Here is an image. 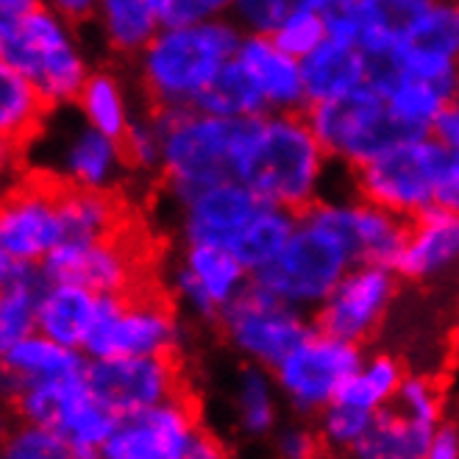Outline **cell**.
I'll list each match as a JSON object with an SVG mask.
<instances>
[{
    "mask_svg": "<svg viewBox=\"0 0 459 459\" xmlns=\"http://www.w3.org/2000/svg\"><path fill=\"white\" fill-rule=\"evenodd\" d=\"M435 206L459 214V151H446L435 186Z\"/></svg>",
    "mask_w": 459,
    "mask_h": 459,
    "instance_id": "obj_44",
    "label": "cell"
},
{
    "mask_svg": "<svg viewBox=\"0 0 459 459\" xmlns=\"http://www.w3.org/2000/svg\"><path fill=\"white\" fill-rule=\"evenodd\" d=\"M351 267L354 262L332 234L299 218V229L284 251L256 270L254 279L284 304L312 315Z\"/></svg>",
    "mask_w": 459,
    "mask_h": 459,
    "instance_id": "obj_9",
    "label": "cell"
},
{
    "mask_svg": "<svg viewBox=\"0 0 459 459\" xmlns=\"http://www.w3.org/2000/svg\"><path fill=\"white\" fill-rule=\"evenodd\" d=\"M401 281L420 287L459 279V214L429 206L410 218L407 239L395 259Z\"/></svg>",
    "mask_w": 459,
    "mask_h": 459,
    "instance_id": "obj_17",
    "label": "cell"
},
{
    "mask_svg": "<svg viewBox=\"0 0 459 459\" xmlns=\"http://www.w3.org/2000/svg\"><path fill=\"white\" fill-rule=\"evenodd\" d=\"M276 448L287 459H309L323 446H320V437H317V429L315 426H301L299 423V426L276 429Z\"/></svg>",
    "mask_w": 459,
    "mask_h": 459,
    "instance_id": "obj_43",
    "label": "cell"
},
{
    "mask_svg": "<svg viewBox=\"0 0 459 459\" xmlns=\"http://www.w3.org/2000/svg\"><path fill=\"white\" fill-rule=\"evenodd\" d=\"M195 109L221 115V117H262L270 115L267 103L254 84L248 70L237 62V56L209 81V87L198 95Z\"/></svg>",
    "mask_w": 459,
    "mask_h": 459,
    "instance_id": "obj_27",
    "label": "cell"
},
{
    "mask_svg": "<svg viewBox=\"0 0 459 459\" xmlns=\"http://www.w3.org/2000/svg\"><path fill=\"white\" fill-rule=\"evenodd\" d=\"M385 98L398 123H403L412 134H431V126H435L440 112L451 103L454 90L435 84V81L398 75V81L385 92Z\"/></svg>",
    "mask_w": 459,
    "mask_h": 459,
    "instance_id": "obj_29",
    "label": "cell"
},
{
    "mask_svg": "<svg viewBox=\"0 0 459 459\" xmlns=\"http://www.w3.org/2000/svg\"><path fill=\"white\" fill-rule=\"evenodd\" d=\"M437 0H359V50H395L412 42Z\"/></svg>",
    "mask_w": 459,
    "mask_h": 459,
    "instance_id": "obj_23",
    "label": "cell"
},
{
    "mask_svg": "<svg viewBox=\"0 0 459 459\" xmlns=\"http://www.w3.org/2000/svg\"><path fill=\"white\" fill-rule=\"evenodd\" d=\"M100 312V292L81 284H50L37 307V329L67 348L84 345Z\"/></svg>",
    "mask_w": 459,
    "mask_h": 459,
    "instance_id": "obj_21",
    "label": "cell"
},
{
    "mask_svg": "<svg viewBox=\"0 0 459 459\" xmlns=\"http://www.w3.org/2000/svg\"><path fill=\"white\" fill-rule=\"evenodd\" d=\"M407 45H418L459 62V14L454 9V0H437V6L429 12L418 34Z\"/></svg>",
    "mask_w": 459,
    "mask_h": 459,
    "instance_id": "obj_38",
    "label": "cell"
},
{
    "mask_svg": "<svg viewBox=\"0 0 459 459\" xmlns=\"http://www.w3.org/2000/svg\"><path fill=\"white\" fill-rule=\"evenodd\" d=\"M100 454L112 459H218L226 451L201 423L193 395L123 415Z\"/></svg>",
    "mask_w": 459,
    "mask_h": 459,
    "instance_id": "obj_6",
    "label": "cell"
},
{
    "mask_svg": "<svg viewBox=\"0 0 459 459\" xmlns=\"http://www.w3.org/2000/svg\"><path fill=\"white\" fill-rule=\"evenodd\" d=\"M326 22L329 39L359 42V0H307Z\"/></svg>",
    "mask_w": 459,
    "mask_h": 459,
    "instance_id": "obj_42",
    "label": "cell"
},
{
    "mask_svg": "<svg viewBox=\"0 0 459 459\" xmlns=\"http://www.w3.org/2000/svg\"><path fill=\"white\" fill-rule=\"evenodd\" d=\"M431 137H437L451 151H459V100H451L440 112V117L431 126Z\"/></svg>",
    "mask_w": 459,
    "mask_h": 459,
    "instance_id": "obj_47",
    "label": "cell"
},
{
    "mask_svg": "<svg viewBox=\"0 0 459 459\" xmlns=\"http://www.w3.org/2000/svg\"><path fill=\"white\" fill-rule=\"evenodd\" d=\"M362 359V345L312 326V332L273 368V379L292 412L315 418L337 398L340 387Z\"/></svg>",
    "mask_w": 459,
    "mask_h": 459,
    "instance_id": "obj_13",
    "label": "cell"
},
{
    "mask_svg": "<svg viewBox=\"0 0 459 459\" xmlns=\"http://www.w3.org/2000/svg\"><path fill=\"white\" fill-rule=\"evenodd\" d=\"M262 204L264 201L239 178H226L206 186L181 204V229L186 246H221L231 251L237 237L254 221Z\"/></svg>",
    "mask_w": 459,
    "mask_h": 459,
    "instance_id": "obj_18",
    "label": "cell"
},
{
    "mask_svg": "<svg viewBox=\"0 0 459 459\" xmlns=\"http://www.w3.org/2000/svg\"><path fill=\"white\" fill-rule=\"evenodd\" d=\"M307 315L309 312L284 304L267 287L251 279L246 292L221 315L218 329L237 354L273 370L312 332L315 323Z\"/></svg>",
    "mask_w": 459,
    "mask_h": 459,
    "instance_id": "obj_12",
    "label": "cell"
},
{
    "mask_svg": "<svg viewBox=\"0 0 459 459\" xmlns=\"http://www.w3.org/2000/svg\"><path fill=\"white\" fill-rule=\"evenodd\" d=\"M403 379H407V368H403L398 357L376 354L370 359H362V365L348 376L337 393V401L379 412L395 401Z\"/></svg>",
    "mask_w": 459,
    "mask_h": 459,
    "instance_id": "obj_28",
    "label": "cell"
},
{
    "mask_svg": "<svg viewBox=\"0 0 459 459\" xmlns=\"http://www.w3.org/2000/svg\"><path fill=\"white\" fill-rule=\"evenodd\" d=\"M6 365L20 370L22 376L31 379H48V376H73L84 373L87 362L84 357H78L73 348L56 342V340H39V337H22L9 348V354L4 357Z\"/></svg>",
    "mask_w": 459,
    "mask_h": 459,
    "instance_id": "obj_32",
    "label": "cell"
},
{
    "mask_svg": "<svg viewBox=\"0 0 459 459\" xmlns=\"http://www.w3.org/2000/svg\"><path fill=\"white\" fill-rule=\"evenodd\" d=\"M87 385L95 398L117 418L178 398H193V382L186 376L178 348L143 357H112L87 362Z\"/></svg>",
    "mask_w": 459,
    "mask_h": 459,
    "instance_id": "obj_10",
    "label": "cell"
},
{
    "mask_svg": "<svg viewBox=\"0 0 459 459\" xmlns=\"http://www.w3.org/2000/svg\"><path fill=\"white\" fill-rule=\"evenodd\" d=\"M304 115L329 159L340 161L348 170L365 165L401 140L420 137L395 120L387 98L370 84L332 100L309 103Z\"/></svg>",
    "mask_w": 459,
    "mask_h": 459,
    "instance_id": "obj_5",
    "label": "cell"
},
{
    "mask_svg": "<svg viewBox=\"0 0 459 459\" xmlns=\"http://www.w3.org/2000/svg\"><path fill=\"white\" fill-rule=\"evenodd\" d=\"M276 379L273 370L248 362L239 370L234 407H237V429L251 440H262L276 435L279 429V401H276Z\"/></svg>",
    "mask_w": 459,
    "mask_h": 459,
    "instance_id": "obj_24",
    "label": "cell"
},
{
    "mask_svg": "<svg viewBox=\"0 0 459 459\" xmlns=\"http://www.w3.org/2000/svg\"><path fill=\"white\" fill-rule=\"evenodd\" d=\"M37 6H42L39 0H0V22L17 20V17H22V14L34 12Z\"/></svg>",
    "mask_w": 459,
    "mask_h": 459,
    "instance_id": "obj_49",
    "label": "cell"
},
{
    "mask_svg": "<svg viewBox=\"0 0 459 459\" xmlns=\"http://www.w3.org/2000/svg\"><path fill=\"white\" fill-rule=\"evenodd\" d=\"M53 109L56 100L48 98L29 75L0 59V140L20 159H25L29 145L45 131Z\"/></svg>",
    "mask_w": 459,
    "mask_h": 459,
    "instance_id": "obj_20",
    "label": "cell"
},
{
    "mask_svg": "<svg viewBox=\"0 0 459 459\" xmlns=\"http://www.w3.org/2000/svg\"><path fill=\"white\" fill-rule=\"evenodd\" d=\"M254 273L237 259L234 251L221 246H186L173 276V295L190 312L218 326L221 315L251 284Z\"/></svg>",
    "mask_w": 459,
    "mask_h": 459,
    "instance_id": "obj_16",
    "label": "cell"
},
{
    "mask_svg": "<svg viewBox=\"0 0 459 459\" xmlns=\"http://www.w3.org/2000/svg\"><path fill=\"white\" fill-rule=\"evenodd\" d=\"M37 262H25V259H17L14 254H9L4 246H0V290H6L9 284L20 281L22 276H29L34 270Z\"/></svg>",
    "mask_w": 459,
    "mask_h": 459,
    "instance_id": "obj_48",
    "label": "cell"
},
{
    "mask_svg": "<svg viewBox=\"0 0 459 459\" xmlns=\"http://www.w3.org/2000/svg\"><path fill=\"white\" fill-rule=\"evenodd\" d=\"M299 218L332 234L348 251L354 264L373 262L395 267V259L403 248V239H407L410 229L407 218L376 206L359 195L351 201L317 198Z\"/></svg>",
    "mask_w": 459,
    "mask_h": 459,
    "instance_id": "obj_15",
    "label": "cell"
},
{
    "mask_svg": "<svg viewBox=\"0 0 459 459\" xmlns=\"http://www.w3.org/2000/svg\"><path fill=\"white\" fill-rule=\"evenodd\" d=\"M48 284L50 279L45 276V270L34 264L29 276L0 290V359L9 354L14 342L37 329V307Z\"/></svg>",
    "mask_w": 459,
    "mask_h": 459,
    "instance_id": "obj_30",
    "label": "cell"
},
{
    "mask_svg": "<svg viewBox=\"0 0 459 459\" xmlns=\"http://www.w3.org/2000/svg\"><path fill=\"white\" fill-rule=\"evenodd\" d=\"M237 62L248 70L259 87L267 112H304L307 92L301 78V59L287 53L270 34H242Z\"/></svg>",
    "mask_w": 459,
    "mask_h": 459,
    "instance_id": "obj_19",
    "label": "cell"
},
{
    "mask_svg": "<svg viewBox=\"0 0 459 459\" xmlns=\"http://www.w3.org/2000/svg\"><path fill=\"white\" fill-rule=\"evenodd\" d=\"M178 340L176 295L161 281H151L123 295L100 292V312L84 348L92 359H112L159 354L178 348Z\"/></svg>",
    "mask_w": 459,
    "mask_h": 459,
    "instance_id": "obj_4",
    "label": "cell"
},
{
    "mask_svg": "<svg viewBox=\"0 0 459 459\" xmlns=\"http://www.w3.org/2000/svg\"><path fill=\"white\" fill-rule=\"evenodd\" d=\"M307 106L340 98L365 84V56L359 45L342 39H323L301 59Z\"/></svg>",
    "mask_w": 459,
    "mask_h": 459,
    "instance_id": "obj_22",
    "label": "cell"
},
{
    "mask_svg": "<svg viewBox=\"0 0 459 459\" xmlns=\"http://www.w3.org/2000/svg\"><path fill=\"white\" fill-rule=\"evenodd\" d=\"M401 276L390 264H354L312 315L320 332L365 345L379 334L395 304Z\"/></svg>",
    "mask_w": 459,
    "mask_h": 459,
    "instance_id": "obj_14",
    "label": "cell"
},
{
    "mask_svg": "<svg viewBox=\"0 0 459 459\" xmlns=\"http://www.w3.org/2000/svg\"><path fill=\"white\" fill-rule=\"evenodd\" d=\"M234 0H156L161 25H193L214 17H226Z\"/></svg>",
    "mask_w": 459,
    "mask_h": 459,
    "instance_id": "obj_41",
    "label": "cell"
},
{
    "mask_svg": "<svg viewBox=\"0 0 459 459\" xmlns=\"http://www.w3.org/2000/svg\"><path fill=\"white\" fill-rule=\"evenodd\" d=\"M329 153L304 112H270L259 117L237 178L264 204L301 214L320 198Z\"/></svg>",
    "mask_w": 459,
    "mask_h": 459,
    "instance_id": "obj_2",
    "label": "cell"
},
{
    "mask_svg": "<svg viewBox=\"0 0 459 459\" xmlns=\"http://www.w3.org/2000/svg\"><path fill=\"white\" fill-rule=\"evenodd\" d=\"M78 103L81 109L87 112L90 123L103 131L106 137L112 140H123L126 131H128V115H126V103H123V95H120V87L117 81L109 75V73H95L87 78L84 90L78 95Z\"/></svg>",
    "mask_w": 459,
    "mask_h": 459,
    "instance_id": "obj_35",
    "label": "cell"
},
{
    "mask_svg": "<svg viewBox=\"0 0 459 459\" xmlns=\"http://www.w3.org/2000/svg\"><path fill=\"white\" fill-rule=\"evenodd\" d=\"M301 0H234L229 17L242 34H273Z\"/></svg>",
    "mask_w": 459,
    "mask_h": 459,
    "instance_id": "obj_40",
    "label": "cell"
},
{
    "mask_svg": "<svg viewBox=\"0 0 459 459\" xmlns=\"http://www.w3.org/2000/svg\"><path fill=\"white\" fill-rule=\"evenodd\" d=\"M70 184L73 176L37 168L0 193V246L25 262L45 259L62 242V201Z\"/></svg>",
    "mask_w": 459,
    "mask_h": 459,
    "instance_id": "obj_11",
    "label": "cell"
},
{
    "mask_svg": "<svg viewBox=\"0 0 459 459\" xmlns=\"http://www.w3.org/2000/svg\"><path fill=\"white\" fill-rule=\"evenodd\" d=\"M393 407L407 415L410 420L429 426V429H435L446 418L443 390L435 379H429V376H410L407 373V379H403V385L393 401Z\"/></svg>",
    "mask_w": 459,
    "mask_h": 459,
    "instance_id": "obj_36",
    "label": "cell"
},
{
    "mask_svg": "<svg viewBox=\"0 0 459 459\" xmlns=\"http://www.w3.org/2000/svg\"><path fill=\"white\" fill-rule=\"evenodd\" d=\"M270 37H273L287 53H292L295 59H304L307 53H312L329 34H326V22H323L317 9L309 6L307 0H301Z\"/></svg>",
    "mask_w": 459,
    "mask_h": 459,
    "instance_id": "obj_37",
    "label": "cell"
},
{
    "mask_svg": "<svg viewBox=\"0 0 459 459\" xmlns=\"http://www.w3.org/2000/svg\"><path fill=\"white\" fill-rule=\"evenodd\" d=\"M161 140V178L178 204L206 186L237 178L259 117H221L195 106L151 109Z\"/></svg>",
    "mask_w": 459,
    "mask_h": 459,
    "instance_id": "obj_1",
    "label": "cell"
},
{
    "mask_svg": "<svg viewBox=\"0 0 459 459\" xmlns=\"http://www.w3.org/2000/svg\"><path fill=\"white\" fill-rule=\"evenodd\" d=\"M431 431L435 429L410 420L390 403V407L376 412V420L368 431V437L359 443L354 456H362V459H423V456H429Z\"/></svg>",
    "mask_w": 459,
    "mask_h": 459,
    "instance_id": "obj_25",
    "label": "cell"
},
{
    "mask_svg": "<svg viewBox=\"0 0 459 459\" xmlns=\"http://www.w3.org/2000/svg\"><path fill=\"white\" fill-rule=\"evenodd\" d=\"M20 165H22V159L4 140H0V176H4L6 168H20Z\"/></svg>",
    "mask_w": 459,
    "mask_h": 459,
    "instance_id": "obj_50",
    "label": "cell"
},
{
    "mask_svg": "<svg viewBox=\"0 0 459 459\" xmlns=\"http://www.w3.org/2000/svg\"><path fill=\"white\" fill-rule=\"evenodd\" d=\"M6 456H31V459H50V456H73L70 443L53 431L50 426L42 423H20L14 429V435L9 437V443L4 446Z\"/></svg>",
    "mask_w": 459,
    "mask_h": 459,
    "instance_id": "obj_39",
    "label": "cell"
},
{
    "mask_svg": "<svg viewBox=\"0 0 459 459\" xmlns=\"http://www.w3.org/2000/svg\"><path fill=\"white\" fill-rule=\"evenodd\" d=\"M446 151L448 148L431 134L401 140L351 170L354 193L410 221L423 209L435 206V186Z\"/></svg>",
    "mask_w": 459,
    "mask_h": 459,
    "instance_id": "obj_7",
    "label": "cell"
},
{
    "mask_svg": "<svg viewBox=\"0 0 459 459\" xmlns=\"http://www.w3.org/2000/svg\"><path fill=\"white\" fill-rule=\"evenodd\" d=\"M106 34L115 50L140 53L161 29L156 0H100Z\"/></svg>",
    "mask_w": 459,
    "mask_h": 459,
    "instance_id": "obj_31",
    "label": "cell"
},
{
    "mask_svg": "<svg viewBox=\"0 0 459 459\" xmlns=\"http://www.w3.org/2000/svg\"><path fill=\"white\" fill-rule=\"evenodd\" d=\"M242 29L226 14L193 25H161L156 37L140 50V75L151 109L195 106L234 56Z\"/></svg>",
    "mask_w": 459,
    "mask_h": 459,
    "instance_id": "obj_3",
    "label": "cell"
},
{
    "mask_svg": "<svg viewBox=\"0 0 459 459\" xmlns=\"http://www.w3.org/2000/svg\"><path fill=\"white\" fill-rule=\"evenodd\" d=\"M0 59L29 75L56 103L78 100L90 78L62 25L45 6L0 22Z\"/></svg>",
    "mask_w": 459,
    "mask_h": 459,
    "instance_id": "obj_8",
    "label": "cell"
},
{
    "mask_svg": "<svg viewBox=\"0 0 459 459\" xmlns=\"http://www.w3.org/2000/svg\"><path fill=\"white\" fill-rule=\"evenodd\" d=\"M67 161H70V176L87 186H115L117 168H126L117 140L106 137L95 126L87 128L84 134H78Z\"/></svg>",
    "mask_w": 459,
    "mask_h": 459,
    "instance_id": "obj_33",
    "label": "cell"
},
{
    "mask_svg": "<svg viewBox=\"0 0 459 459\" xmlns=\"http://www.w3.org/2000/svg\"><path fill=\"white\" fill-rule=\"evenodd\" d=\"M454 9H456V14H459V0H454Z\"/></svg>",
    "mask_w": 459,
    "mask_h": 459,
    "instance_id": "obj_52",
    "label": "cell"
},
{
    "mask_svg": "<svg viewBox=\"0 0 459 459\" xmlns=\"http://www.w3.org/2000/svg\"><path fill=\"white\" fill-rule=\"evenodd\" d=\"M429 459H459V420L443 418L429 443Z\"/></svg>",
    "mask_w": 459,
    "mask_h": 459,
    "instance_id": "obj_45",
    "label": "cell"
},
{
    "mask_svg": "<svg viewBox=\"0 0 459 459\" xmlns=\"http://www.w3.org/2000/svg\"><path fill=\"white\" fill-rule=\"evenodd\" d=\"M373 420H376V412L334 398L326 410H320L315 415V429H317L320 446L326 451L354 454L359 443L368 437Z\"/></svg>",
    "mask_w": 459,
    "mask_h": 459,
    "instance_id": "obj_34",
    "label": "cell"
},
{
    "mask_svg": "<svg viewBox=\"0 0 459 459\" xmlns=\"http://www.w3.org/2000/svg\"><path fill=\"white\" fill-rule=\"evenodd\" d=\"M295 229H299V212L276 204H262V209L254 214V221L237 237L231 251L251 273H256V270L267 267L284 251Z\"/></svg>",
    "mask_w": 459,
    "mask_h": 459,
    "instance_id": "obj_26",
    "label": "cell"
},
{
    "mask_svg": "<svg viewBox=\"0 0 459 459\" xmlns=\"http://www.w3.org/2000/svg\"><path fill=\"white\" fill-rule=\"evenodd\" d=\"M48 4L67 25L78 29V25H84L95 17L100 0H48Z\"/></svg>",
    "mask_w": 459,
    "mask_h": 459,
    "instance_id": "obj_46",
    "label": "cell"
},
{
    "mask_svg": "<svg viewBox=\"0 0 459 459\" xmlns=\"http://www.w3.org/2000/svg\"><path fill=\"white\" fill-rule=\"evenodd\" d=\"M448 342H451V351H454V354H459V309H456V315H454V323H451Z\"/></svg>",
    "mask_w": 459,
    "mask_h": 459,
    "instance_id": "obj_51",
    "label": "cell"
}]
</instances>
